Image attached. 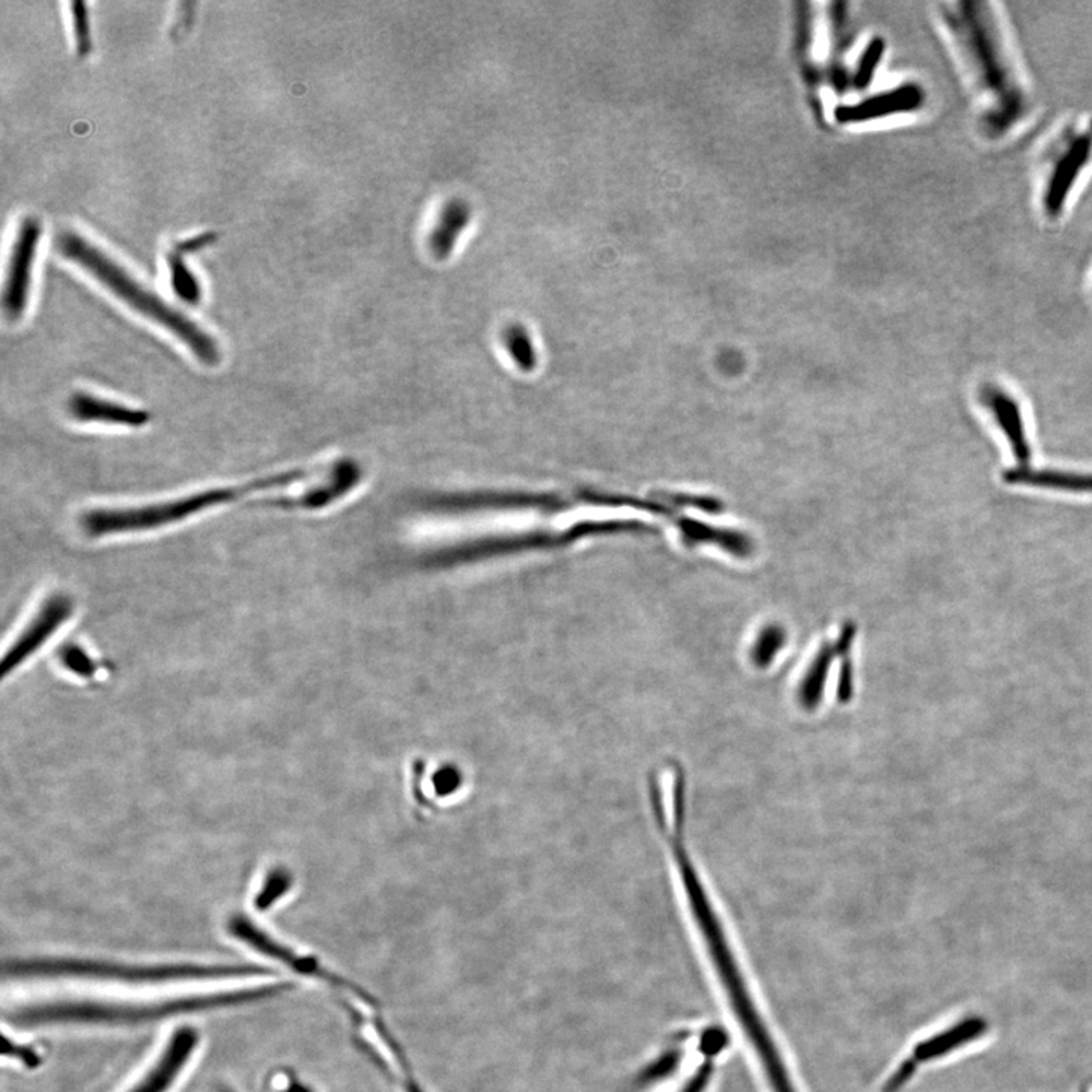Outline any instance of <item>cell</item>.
Listing matches in <instances>:
<instances>
[{
    "mask_svg": "<svg viewBox=\"0 0 1092 1092\" xmlns=\"http://www.w3.org/2000/svg\"><path fill=\"white\" fill-rule=\"evenodd\" d=\"M289 982H263V984L226 989V991L164 998L154 1001H93L72 1000L58 1003L30 1006L11 1013L13 1023L21 1025L43 1024H95V1025H140L156 1023L174 1017L191 1015L228 1009L269 1000L289 991Z\"/></svg>",
    "mask_w": 1092,
    "mask_h": 1092,
    "instance_id": "1",
    "label": "cell"
},
{
    "mask_svg": "<svg viewBox=\"0 0 1092 1092\" xmlns=\"http://www.w3.org/2000/svg\"><path fill=\"white\" fill-rule=\"evenodd\" d=\"M3 973L14 978L73 977L121 984H162V982L253 981L275 976L272 968L257 964H202V962L95 961V959H15L3 965Z\"/></svg>",
    "mask_w": 1092,
    "mask_h": 1092,
    "instance_id": "2",
    "label": "cell"
},
{
    "mask_svg": "<svg viewBox=\"0 0 1092 1092\" xmlns=\"http://www.w3.org/2000/svg\"><path fill=\"white\" fill-rule=\"evenodd\" d=\"M55 245L62 256L87 270L90 275L95 277L102 285L115 293L119 300L125 301L129 307L171 331L202 363L210 364V366L219 363L221 350L209 332L203 331L198 324L190 320L184 313L176 310L162 297L137 283L134 278L128 275L116 261L92 245L87 238L66 231L57 237Z\"/></svg>",
    "mask_w": 1092,
    "mask_h": 1092,
    "instance_id": "3",
    "label": "cell"
},
{
    "mask_svg": "<svg viewBox=\"0 0 1092 1092\" xmlns=\"http://www.w3.org/2000/svg\"><path fill=\"white\" fill-rule=\"evenodd\" d=\"M696 931L706 949L708 964L718 977L724 997L730 1005V1011L742 1029L747 1043L754 1052L755 1062L761 1067L770 1090L798 1092L780 1050L768 1031V1025L763 1021L754 998L751 997L745 976L739 968L738 959L728 942L721 921L719 918L704 919L696 924Z\"/></svg>",
    "mask_w": 1092,
    "mask_h": 1092,
    "instance_id": "4",
    "label": "cell"
},
{
    "mask_svg": "<svg viewBox=\"0 0 1092 1092\" xmlns=\"http://www.w3.org/2000/svg\"><path fill=\"white\" fill-rule=\"evenodd\" d=\"M947 13L951 31L961 42L981 87L994 96L993 113L985 124L993 131H1003L1021 116L1023 93L1013 77L991 14L982 3L968 2L959 3L956 11Z\"/></svg>",
    "mask_w": 1092,
    "mask_h": 1092,
    "instance_id": "5",
    "label": "cell"
},
{
    "mask_svg": "<svg viewBox=\"0 0 1092 1092\" xmlns=\"http://www.w3.org/2000/svg\"><path fill=\"white\" fill-rule=\"evenodd\" d=\"M308 475L310 473L305 471L278 473V475L243 484L240 488L210 489V491L193 493V495L166 501V503L152 504V506L99 508V510L85 513L81 518V527L85 533L93 536V538L154 530V528L172 526L179 520L190 518V516L198 515L207 508L233 503V501L240 500L242 496L250 495V493L292 484L295 481L307 479Z\"/></svg>",
    "mask_w": 1092,
    "mask_h": 1092,
    "instance_id": "6",
    "label": "cell"
},
{
    "mask_svg": "<svg viewBox=\"0 0 1092 1092\" xmlns=\"http://www.w3.org/2000/svg\"><path fill=\"white\" fill-rule=\"evenodd\" d=\"M988 1031L989 1024L984 1017L971 1015L950 1025L944 1031L934 1033L929 1038L919 1041L911 1055L900 1064L897 1070L892 1072L888 1082L884 1083L883 1092L902 1090L914 1078L919 1066L947 1058L959 1048L981 1040Z\"/></svg>",
    "mask_w": 1092,
    "mask_h": 1092,
    "instance_id": "7",
    "label": "cell"
},
{
    "mask_svg": "<svg viewBox=\"0 0 1092 1092\" xmlns=\"http://www.w3.org/2000/svg\"><path fill=\"white\" fill-rule=\"evenodd\" d=\"M201 1045V1033L193 1025L183 1024L164 1043L158 1056L127 1092H171L193 1062Z\"/></svg>",
    "mask_w": 1092,
    "mask_h": 1092,
    "instance_id": "8",
    "label": "cell"
},
{
    "mask_svg": "<svg viewBox=\"0 0 1092 1092\" xmlns=\"http://www.w3.org/2000/svg\"><path fill=\"white\" fill-rule=\"evenodd\" d=\"M40 237V222L35 218L23 219L11 248L5 289H3V310L10 320L21 319L26 310L35 250L38 248Z\"/></svg>",
    "mask_w": 1092,
    "mask_h": 1092,
    "instance_id": "9",
    "label": "cell"
},
{
    "mask_svg": "<svg viewBox=\"0 0 1092 1092\" xmlns=\"http://www.w3.org/2000/svg\"><path fill=\"white\" fill-rule=\"evenodd\" d=\"M1092 160V128L1078 132L1053 162L1044 190V209L1050 216H1059L1066 209L1067 199L1082 172Z\"/></svg>",
    "mask_w": 1092,
    "mask_h": 1092,
    "instance_id": "10",
    "label": "cell"
},
{
    "mask_svg": "<svg viewBox=\"0 0 1092 1092\" xmlns=\"http://www.w3.org/2000/svg\"><path fill=\"white\" fill-rule=\"evenodd\" d=\"M73 613V602L68 595L55 594L43 602L40 610L33 618V621L23 630L21 636L15 639L13 647L8 649L3 656L2 676L7 677L19 668L38 648L43 647L49 637L69 620Z\"/></svg>",
    "mask_w": 1092,
    "mask_h": 1092,
    "instance_id": "11",
    "label": "cell"
},
{
    "mask_svg": "<svg viewBox=\"0 0 1092 1092\" xmlns=\"http://www.w3.org/2000/svg\"><path fill=\"white\" fill-rule=\"evenodd\" d=\"M924 102H926V93H924L921 85L906 82V84L879 93V95L868 97V99L857 102V104L839 105L836 108L835 117L839 124H862V121L917 111L923 107Z\"/></svg>",
    "mask_w": 1092,
    "mask_h": 1092,
    "instance_id": "12",
    "label": "cell"
},
{
    "mask_svg": "<svg viewBox=\"0 0 1092 1092\" xmlns=\"http://www.w3.org/2000/svg\"><path fill=\"white\" fill-rule=\"evenodd\" d=\"M978 399L991 412L998 426L1011 445L1013 457L1021 466L1032 459V449L1025 433L1023 413L1019 401L1011 394L993 383H985L978 389Z\"/></svg>",
    "mask_w": 1092,
    "mask_h": 1092,
    "instance_id": "13",
    "label": "cell"
},
{
    "mask_svg": "<svg viewBox=\"0 0 1092 1092\" xmlns=\"http://www.w3.org/2000/svg\"><path fill=\"white\" fill-rule=\"evenodd\" d=\"M796 57L798 69H800L801 80L805 82L806 92L810 99V107L813 108L817 119H823V101H821V78L818 72L815 57H813V42H815V25H813L812 7L808 2L796 3Z\"/></svg>",
    "mask_w": 1092,
    "mask_h": 1092,
    "instance_id": "14",
    "label": "cell"
},
{
    "mask_svg": "<svg viewBox=\"0 0 1092 1092\" xmlns=\"http://www.w3.org/2000/svg\"><path fill=\"white\" fill-rule=\"evenodd\" d=\"M68 409L70 416L80 422H97V424L129 426V428H142L151 422V413L146 410L117 404L90 394L72 395Z\"/></svg>",
    "mask_w": 1092,
    "mask_h": 1092,
    "instance_id": "15",
    "label": "cell"
},
{
    "mask_svg": "<svg viewBox=\"0 0 1092 1092\" xmlns=\"http://www.w3.org/2000/svg\"><path fill=\"white\" fill-rule=\"evenodd\" d=\"M360 477V471L357 466L352 463V461H339L338 465L332 466L330 475L327 479L320 481L315 488L307 489L301 495L293 496V498H283L278 501H270V506L283 507V508H307V510H315V508H320L328 506V504L334 503L336 500L342 498L344 493L351 491L357 483Z\"/></svg>",
    "mask_w": 1092,
    "mask_h": 1092,
    "instance_id": "16",
    "label": "cell"
},
{
    "mask_svg": "<svg viewBox=\"0 0 1092 1092\" xmlns=\"http://www.w3.org/2000/svg\"><path fill=\"white\" fill-rule=\"evenodd\" d=\"M829 61L827 77L830 84L836 93L844 95L847 92L849 78L845 57L852 48V30H849L848 10L845 2H833L829 7Z\"/></svg>",
    "mask_w": 1092,
    "mask_h": 1092,
    "instance_id": "17",
    "label": "cell"
},
{
    "mask_svg": "<svg viewBox=\"0 0 1092 1092\" xmlns=\"http://www.w3.org/2000/svg\"><path fill=\"white\" fill-rule=\"evenodd\" d=\"M1003 480L1008 484L1031 485V488L1053 489V491L1092 492V473L1031 469L1028 466H1019V468L1005 471Z\"/></svg>",
    "mask_w": 1092,
    "mask_h": 1092,
    "instance_id": "18",
    "label": "cell"
},
{
    "mask_svg": "<svg viewBox=\"0 0 1092 1092\" xmlns=\"http://www.w3.org/2000/svg\"><path fill=\"white\" fill-rule=\"evenodd\" d=\"M471 218V206L463 199H453L451 202L446 203L441 214V221L430 237V248H432L434 257H437L438 260H445L451 256L454 248H456L457 238L469 225Z\"/></svg>",
    "mask_w": 1092,
    "mask_h": 1092,
    "instance_id": "19",
    "label": "cell"
},
{
    "mask_svg": "<svg viewBox=\"0 0 1092 1092\" xmlns=\"http://www.w3.org/2000/svg\"><path fill=\"white\" fill-rule=\"evenodd\" d=\"M681 531H683V538L688 543H707L715 542L719 543L730 551V553L738 555H745L750 553V542L749 539L743 538L739 533H731V531L718 530V528H712L703 526V524H696L695 520L684 519L683 522L679 524Z\"/></svg>",
    "mask_w": 1092,
    "mask_h": 1092,
    "instance_id": "20",
    "label": "cell"
},
{
    "mask_svg": "<svg viewBox=\"0 0 1092 1092\" xmlns=\"http://www.w3.org/2000/svg\"><path fill=\"white\" fill-rule=\"evenodd\" d=\"M167 265H169L172 287L179 300L191 305L198 304L202 296L201 285L184 261L183 254L175 249L167 256Z\"/></svg>",
    "mask_w": 1092,
    "mask_h": 1092,
    "instance_id": "21",
    "label": "cell"
},
{
    "mask_svg": "<svg viewBox=\"0 0 1092 1092\" xmlns=\"http://www.w3.org/2000/svg\"><path fill=\"white\" fill-rule=\"evenodd\" d=\"M292 882V874L285 868H273L266 876L261 890L254 900V906L260 912L269 911L291 891Z\"/></svg>",
    "mask_w": 1092,
    "mask_h": 1092,
    "instance_id": "22",
    "label": "cell"
},
{
    "mask_svg": "<svg viewBox=\"0 0 1092 1092\" xmlns=\"http://www.w3.org/2000/svg\"><path fill=\"white\" fill-rule=\"evenodd\" d=\"M884 50H886V43H884L882 37L872 38L868 43L862 57H860L859 64H857L856 73L853 74V87L859 90V92H864V90L870 87L877 69H879L880 62H882Z\"/></svg>",
    "mask_w": 1092,
    "mask_h": 1092,
    "instance_id": "23",
    "label": "cell"
},
{
    "mask_svg": "<svg viewBox=\"0 0 1092 1092\" xmlns=\"http://www.w3.org/2000/svg\"><path fill=\"white\" fill-rule=\"evenodd\" d=\"M504 342L513 359L522 367H533L536 362V351L530 336L522 325H510L504 332Z\"/></svg>",
    "mask_w": 1092,
    "mask_h": 1092,
    "instance_id": "24",
    "label": "cell"
},
{
    "mask_svg": "<svg viewBox=\"0 0 1092 1092\" xmlns=\"http://www.w3.org/2000/svg\"><path fill=\"white\" fill-rule=\"evenodd\" d=\"M60 659L62 665H64L70 672H73V674L85 677V679H90V677L96 674L97 665L95 664V660H93L92 657L84 651V649L78 647V645H66V647L60 651Z\"/></svg>",
    "mask_w": 1092,
    "mask_h": 1092,
    "instance_id": "25",
    "label": "cell"
},
{
    "mask_svg": "<svg viewBox=\"0 0 1092 1092\" xmlns=\"http://www.w3.org/2000/svg\"><path fill=\"white\" fill-rule=\"evenodd\" d=\"M70 15H72L74 43H77L78 52L87 55L90 49H92L87 5L84 2L70 3Z\"/></svg>",
    "mask_w": 1092,
    "mask_h": 1092,
    "instance_id": "26",
    "label": "cell"
},
{
    "mask_svg": "<svg viewBox=\"0 0 1092 1092\" xmlns=\"http://www.w3.org/2000/svg\"><path fill=\"white\" fill-rule=\"evenodd\" d=\"M3 1058H10L22 1064L26 1068H37L40 1066L43 1056L34 1045L21 1043V1041L10 1040L3 1035Z\"/></svg>",
    "mask_w": 1092,
    "mask_h": 1092,
    "instance_id": "27",
    "label": "cell"
},
{
    "mask_svg": "<svg viewBox=\"0 0 1092 1092\" xmlns=\"http://www.w3.org/2000/svg\"><path fill=\"white\" fill-rule=\"evenodd\" d=\"M278 1092H315V1091H313L310 1087L305 1085L304 1082H301L300 1079L292 1078L285 1080L284 1085L281 1087L280 1090H278Z\"/></svg>",
    "mask_w": 1092,
    "mask_h": 1092,
    "instance_id": "28",
    "label": "cell"
},
{
    "mask_svg": "<svg viewBox=\"0 0 1092 1092\" xmlns=\"http://www.w3.org/2000/svg\"><path fill=\"white\" fill-rule=\"evenodd\" d=\"M222 1092H231V1091H228V1090H225V1091H222Z\"/></svg>",
    "mask_w": 1092,
    "mask_h": 1092,
    "instance_id": "29",
    "label": "cell"
}]
</instances>
